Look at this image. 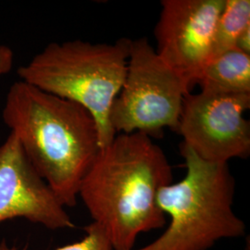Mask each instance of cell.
<instances>
[{
  "label": "cell",
  "mask_w": 250,
  "mask_h": 250,
  "mask_svg": "<svg viewBox=\"0 0 250 250\" xmlns=\"http://www.w3.org/2000/svg\"><path fill=\"white\" fill-rule=\"evenodd\" d=\"M197 84L212 94H250V55L233 48L212 58Z\"/></svg>",
  "instance_id": "9"
},
{
  "label": "cell",
  "mask_w": 250,
  "mask_h": 250,
  "mask_svg": "<svg viewBox=\"0 0 250 250\" xmlns=\"http://www.w3.org/2000/svg\"><path fill=\"white\" fill-rule=\"evenodd\" d=\"M187 83L158 56L147 38L131 40L123 87L110 111L118 134L159 137L165 128L177 132Z\"/></svg>",
  "instance_id": "5"
},
{
  "label": "cell",
  "mask_w": 250,
  "mask_h": 250,
  "mask_svg": "<svg viewBox=\"0 0 250 250\" xmlns=\"http://www.w3.org/2000/svg\"><path fill=\"white\" fill-rule=\"evenodd\" d=\"M2 116L63 207L76 205L81 184L100 150L93 116L23 81L10 86Z\"/></svg>",
  "instance_id": "2"
},
{
  "label": "cell",
  "mask_w": 250,
  "mask_h": 250,
  "mask_svg": "<svg viewBox=\"0 0 250 250\" xmlns=\"http://www.w3.org/2000/svg\"><path fill=\"white\" fill-rule=\"evenodd\" d=\"M14 62V53L8 45H0V77L9 73Z\"/></svg>",
  "instance_id": "12"
},
{
  "label": "cell",
  "mask_w": 250,
  "mask_h": 250,
  "mask_svg": "<svg viewBox=\"0 0 250 250\" xmlns=\"http://www.w3.org/2000/svg\"><path fill=\"white\" fill-rule=\"evenodd\" d=\"M180 152L186 175L161 188L158 196L169 225L155 241L134 250H208L220 240L246 232L232 209L235 182L228 163L204 161L184 144Z\"/></svg>",
  "instance_id": "4"
},
{
  "label": "cell",
  "mask_w": 250,
  "mask_h": 250,
  "mask_svg": "<svg viewBox=\"0 0 250 250\" xmlns=\"http://www.w3.org/2000/svg\"><path fill=\"white\" fill-rule=\"evenodd\" d=\"M249 27L250 0H224L215 31L212 58L235 48L239 36Z\"/></svg>",
  "instance_id": "10"
},
{
  "label": "cell",
  "mask_w": 250,
  "mask_h": 250,
  "mask_svg": "<svg viewBox=\"0 0 250 250\" xmlns=\"http://www.w3.org/2000/svg\"><path fill=\"white\" fill-rule=\"evenodd\" d=\"M235 48H238L244 53L250 55V27L247 28L239 36Z\"/></svg>",
  "instance_id": "13"
},
{
  "label": "cell",
  "mask_w": 250,
  "mask_h": 250,
  "mask_svg": "<svg viewBox=\"0 0 250 250\" xmlns=\"http://www.w3.org/2000/svg\"><path fill=\"white\" fill-rule=\"evenodd\" d=\"M131 39L51 43L18 69L21 81L84 107L95 119L100 149L115 138L110 111L125 82Z\"/></svg>",
  "instance_id": "3"
},
{
  "label": "cell",
  "mask_w": 250,
  "mask_h": 250,
  "mask_svg": "<svg viewBox=\"0 0 250 250\" xmlns=\"http://www.w3.org/2000/svg\"><path fill=\"white\" fill-rule=\"evenodd\" d=\"M16 218L51 230L74 227L65 208L10 133L0 146V224Z\"/></svg>",
  "instance_id": "8"
},
{
  "label": "cell",
  "mask_w": 250,
  "mask_h": 250,
  "mask_svg": "<svg viewBox=\"0 0 250 250\" xmlns=\"http://www.w3.org/2000/svg\"><path fill=\"white\" fill-rule=\"evenodd\" d=\"M224 0H162L154 36L158 56L191 91L211 60Z\"/></svg>",
  "instance_id": "7"
},
{
  "label": "cell",
  "mask_w": 250,
  "mask_h": 250,
  "mask_svg": "<svg viewBox=\"0 0 250 250\" xmlns=\"http://www.w3.org/2000/svg\"><path fill=\"white\" fill-rule=\"evenodd\" d=\"M250 94L188 93L177 133L183 143L208 162L228 163L250 154V124L245 119Z\"/></svg>",
  "instance_id": "6"
},
{
  "label": "cell",
  "mask_w": 250,
  "mask_h": 250,
  "mask_svg": "<svg viewBox=\"0 0 250 250\" xmlns=\"http://www.w3.org/2000/svg\"><path fill=\"white\" fill-rule=\"evenodd\" d=\"M172 179L170 162L152 137L118 134L99 150L81 184L78 197L93 224L106 233L112 250H134L141 233L166 224L158 196Z\"/></svg>",
  "instance_id": "1"
},
{
  "label": "cell",
  "mask_w": 250,
  "mask_h": 250,
  "mask_svg": "<svg viewBox=\"0 0 250 250\" xmlns=\"http://www.w3.org/2000/svg\"><path fill=\"white\" fill-rule=\"evenodd\" d=\"M85 235L80 241L58 248L55 250H113L106 233L97 224H92L84 228ZM0 250H16L10 248L7 243H0Z\"/></svg>",
  "instance_id": "11"
}]
</instances>
